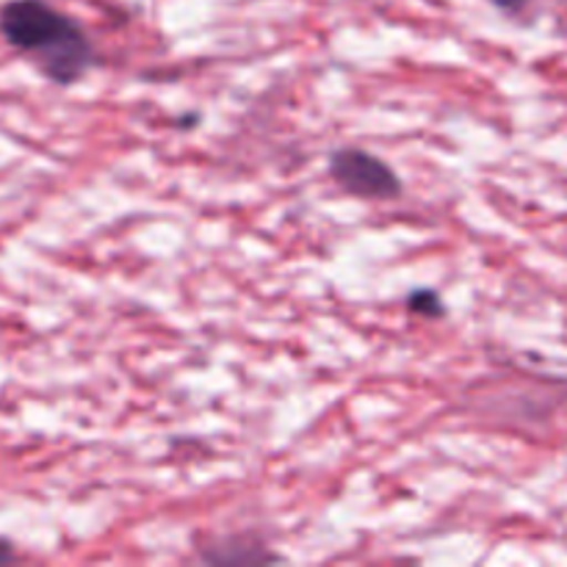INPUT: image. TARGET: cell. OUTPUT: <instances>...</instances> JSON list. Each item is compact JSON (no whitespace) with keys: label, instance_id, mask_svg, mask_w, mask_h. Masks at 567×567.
Returning a JSON list of instances; mask_svg holds the SVG:
<instances>
[{"label":"cell","instance_id":"5b68a950","mask_svg":"<svg viewBox=\"0 0 567 567\" xmlns=\"http://www.w3.org/2000/svg\"><path fill=\"white\" fill-rule=\"evenodd\" d=\"M6 559H14V554H11L9 548H6V551H0V563H6Z\"/></svg>","mask_w":567,"mask_h":567},{"label":"cell","instance_id":"7a4b0ae2","mask_svg":"<svg viewBox=\"0 0 567 567\" xmlns=\"http://www.w3.org/2000/svg\"><path fill=\"white\" fill-rule=\"evenodd\" d=\"M330 177L338 188L358 199H396L402 194V177L380 155L360 147H341L330 155Z\"/></svg>","mask_w":567,"mask_h":567},{"label":"cell","instance_id":"3957f363","mask_svg":"<svg viewBox=\"0 0 567 567\" xmlns=\"http://www.w3.org/2000/svg\"><path fill=\"white\" fill-rule=\"evenodd\" d=\"M408 308H410V313L426 316V319H437V316L446 313L443 297L435 291V288H415V291H410Z\"/></svg>","mask_w":567,"mask_h":567},{"label":"cell","instance_id":"277c9868","mask_svg":"<svg viewBox=\"0 0 567 567\" xmlns=\"http://www.w3.org/2000/svg\"><path fill=\"white\" fill-rule=\"evenodd\" d=\"M491 3L496 6V9L507 11V14H520V11H524L532 0H491Z\"/></svg>","mask_w":567,"mask_h":567},{"label":"cell","instance_id":"6da1fadb","mask_svg":"<svg viewBox=\"0 0 567 567\" xmlns=\"http://www.w3.org/2000/svg\"><path fill=\"white\" fill-rule=\"evenodd\" d=\"M0 37L55 86H75L97 61L86 28L48 0H9L0 9Z\"/></svg>","mask_w":567,"mask_h":567}]
</instances>
